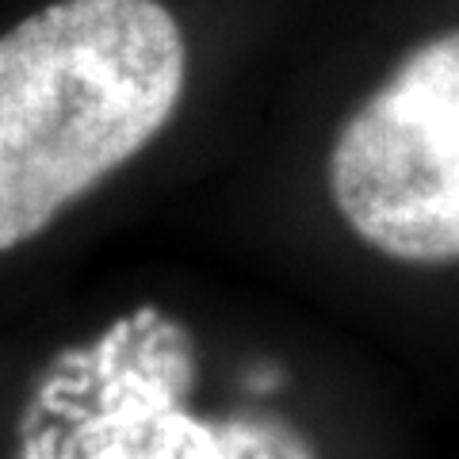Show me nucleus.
Wrapping results in <instances>:
<instances>
[{
	"mask_svg": "<svg viewBox=\"0 0 459 459\" xmlns=\"http://www.w3.org/2000/svg\"><path fill=\"white\" fill-rule=\"evenodd\" d=\"M184 81L161 0H54L0 35V253L146 150Z\"/></svg>",
	"mask_w": 459,
	"mask_h": 459,
	"instance_id": "obj_1",
	"label": "nucleus"
},
{
	"mask_svg": "<svg viewBox=\"0 0 459 459\" xmlns=\"http://www.w3.org/2000/svg\"><path fill=\"white\" fill-rule=\"evenodd\" d=\"M329 199L398 264H459V31L418 42L329 150Z\"/></svg>",
	"mask_w": 459,
	"mask_h": 459,
	"instance_id": "obj_2",
	"label": "nucleus"
}]
</instances>
